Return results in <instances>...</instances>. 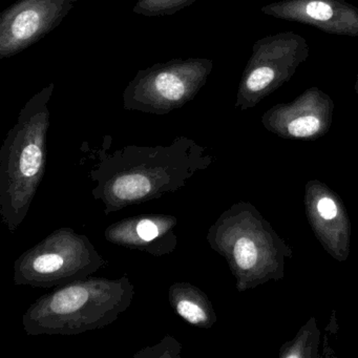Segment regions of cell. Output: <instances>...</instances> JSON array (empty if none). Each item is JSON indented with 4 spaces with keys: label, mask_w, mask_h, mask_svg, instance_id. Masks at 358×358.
<instances>
[{
    "label": "cell",
    "mask_w": 358,
    "mask_h": 358,
    "mask_svg": "<svg viewBox=\"0 0 358 358\" xmlns=\"http://www.w3.org/2000/svg\"><path fill=\"white\" fill-rule=\"evenodd\" d=\"M53 248L41 245L43 249L35 251V255H31L27 261L28 273L32 272L36 276V280H43V282L59 280L66 275V273H72L74 269L73 259H66V253L64 249L55 248V245H52Z\"/></svg>",
    "instance_id": "30bf717a"
},
{
    "label": "cell",
    "mask_w": 358,
    "mask_h": 358,
    "mask_svg": "<svg viewBox=\"0 0 358 358\" xmlns=\"http://www.w3.org/2000/svg\"><path fill=\"white\" fill-rule=\"evenodd\" d=\"M334 101L316 87L287 103L272 106L262 117L264 127L286 139H316L332 124Z\"/></svg>",
    "instance_id": "8992f818"
},
{
    "label": "cell",
    "mask_w": 358,
    "mask_h": 358,
    "mask_svg": "<svg viewBox=\"0 0 358 358\" xmlns=\"http://www.w3.org/2000/svg\"><path fill=\"white\" fill-rule=\"evenodd\" d=\"M136 232H137V236H139L142 241L148 243L158 238L160 230H159L157 224L152 222V220L144 219L137 224Z\"/></svg>",
    "instance_id": "4fadbf2b"
},
{
    "label": "cell",
    "mask_w": 358,
    "mask_h": 358,
    "mask_svg": "<svg viewBox=\"0 0 358 358\" xmlns=\"http://www.w3.org/2000/svg\"><path fill=\"white\" fill-rule=\"evenodd\" d=\"M78 0H17L0 14V59L13 57L45 38Z\"/></svg>",
    "instance_id": "5b68a950"
},
{
    "label": "cell",
    "mask_w": 358,
    "mask_h": 358,
    "mask_svg": "<svg viewBox=\"0 0 358 358\" xmlns=\"http://www.w3.org/2000/svg\"><path fill=\"white\" fill-rule=\"evenodd\" d=\"M308 199V215H309L310 222H311L312 227L322 224L320 227L314 229V231L320 238V242L324 245L327 250L331 253L333 247L332 231L338 234L336 228L333 226V222L335 223L343 224V225H349L347 217L343 215V209L339 207V200L333 196L332 192H322V196H316L314 200H311L309 196H306ZM341 238V236H338ZM341 240L347 245L343 238Z\"/></svg>",
    "instance_id": "ba28073f"
},
{
    "label": "cell",
    "mask_w": 358,
    "mask_h": 358,
    "mask_svg": "<svg viewBox=\"0 0 358 358\" xmlns=\"http://www.w3.org/2000/svg\"><path fill=\"white\" fill-rule=\"evenodd\" d=\"M198 0H138L134 13L145 17L171 16L194 5Z\"/></svg>",
    "instance_id": "8fae6325"
},
{
    "label": "cell",
    "mask_w": 358,
    "mask_h": 358,
    "mask_svg": "<svg viewBox=\"0 0 358 358\" xmlns=\"http://www.w3.org/2000/svg\"><path fill=\"white\" fill-rule=\"evenodd\" d=\"M265 234L261 236H252L245 232L242 236H238L232 244L231 257L234 259V266L238 270V274L243 276L250 275L255 278L257 282L263 278V266L265 265ZM265 278V276H264ZM266 280V278H265ZM251 282V280H250Z\"/></svg>",
    "instance_id": "9c48e42d"
},
{
    "label": "cell",
    "mask_w": 358,
    "mask_h": 358,
    "mask_svg": "<svg viewBox=\"0 0 358 358\" xmlns=\"http://www.w3.org/2000/svg\"><path fill=\"white\" fill-rule=\"evenodd\" d=\"M54 87V83H50L27 102L6 140L3 155H7L9 161L10 198L22 192V186L26 194L29 190L34 192V183L43 169L45 137L51 120L49 106Z\"/></svg>",
    "instance_id": "277c9868"
},
{
    "label": "cell",
    "mask_w": 358,
    "mask_h": 358,
    "mask_svg": "<svg viewBox=\"0 0 358 358\" xmlns=\"http://www.w3.org/2000/svg\"><path fill=\"white\" fill-rule=\"evenodd\" d=\"M301 35L282 32L255 41L236 94V108L250 110L288 83L309 57Z\"/></svg>",
    "instance_id": "3957f363"
},
{
    "label": "cell",
    "mask_w": 358,
    "mask_h": 358,
    "mask_svg": "<svg viewBox=\"0 0 358 358\" xmlns=\"http://www.w3.org/2000/svg\"><path fill=\"white\" fill-rule=\"evenodd\" d=\"M176 310L181 317L187 320L189 324L203 326L208 324L209 314L201 303L199 297L178 296L176 299Z\"/></svg>",
    "instance_id": "7c38bea8"
},
{
    "label": "cell",
    "mask_w": 358,
    "mask_h": 358,
    "mask_svg": "<svg viewBox=\"0 0 358 358\" xmlns=\"http://www.w3.org/2000/svg\"><path fill=\"white\" fill-rule=\"evenodd\" d=\"M118 282L93 280L69 285L41 297L28 314L36 326L33 334H69L102 324V317L115 316L125 308L122 303L127 299H118Z\"/></svg>",
    "instance_id": "7a4b0ae2"
},
{
    "label": "cell",
    "mask_w": 358,
    "mask_h": 358,
    "mask_svg": "<svg viewBox=\"0 0 358 358\" xmlns=\"http://www.w3.org/2000/svg\"><path fill=\"white\" fill-rule=\"evenodd\" d=\"M261 11L278 20L314 27L328 34L358 36V8L345 0H280Z\"/></svg>",
    "instance_id": "52a82bcc"
},
{
    "label": "cell",
    "mask_w": 358,
    "mask_h": 358,
    "mask_svg": "<svg viewBox=\"0 0 358 358\" xmlns=\"http://www.w3.org/2000/svg\"><path fill=\"white\" fill-rule=\"evenodd\" d=\"M213 60L177 58L139 71L123 92L127 110L165 115L192 101L213 72Z\"/></svg>",
    "instance_id": "6da1fadb"
},
{
    "label": "cell",
    "mask_w": 358,
    "mask_h": 358,
    "mask_svg": "<svg viewBox=\"0 0 358 358\" xmlns=\"http://www.w3.org/2000/svg\"><path fill=\"white\" fill-rule=\"evenodd\" d=\"M355 91H356V93H357V95H358V75H357V79H356Z\"/></svg>",
    "instance_id": "5bb4252c"
}]
</instances>
